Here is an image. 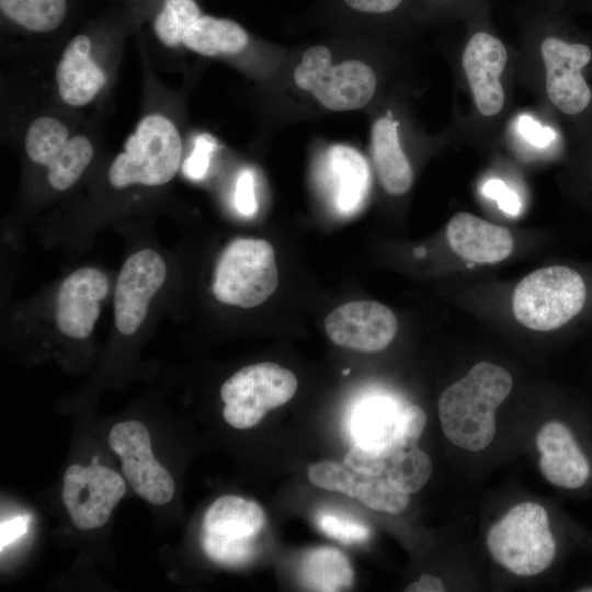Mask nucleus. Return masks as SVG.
<instances>
[{
  "label": "nucleus",
  "instance_id": "34",
  "mask_svg": "<svg viewBox=\"0 0 592 592\" xmlns=\"http://www.w3.org/2000/svg\"><path fill=\"white\" fill-rule=\"evenodd\" d=\"M515 127L522 138L537 148L550 146L557 137L556 132L551 127L542 126L537 121L526 114L517 117Z\"/></svg>",
  "mask_w": 592,
  "mask_h": 592
},
{
  "label": "nucleus",
  "instance_id": "5",
  "mask_svg": "<svg viewBox=\"0 0 592 592\" xmlns=\"http://www.w3.org/2000/svg\"><path fill=\"white\" fill-rule=\"evenodd\" d=\"M277 284L278 272L271 243L262 239L237 238L218 259L213 293L223 304L253 308L264 303Z\"/></svg>",
  "mask_w": 592,
  "mask_h": 592
},
{
  "label": "nucleus",
  "instance_id": "30",
  "mask_svg": "<svg viewBox=\"0 0 592 592\" xmlns=\"http://www.w3.org/2000/svg\"><path fill=\"white\" fill-rule=\"evenodd\" d=\"M309 481L321 489L344 493L355 498L361 476L345 464L337 462H319L308 468Z\"/></svg>",
  "mask_w": 592,
  "mask_h": 592
},
{
  "label": "nucleus",
  "instance_id": "32",
  "mask_svg": "<svg viewBox=\"0 0 592 592\" xmlns=\"http://www.w3.org/2000/svg\"><path fill=\"white\" fill-rule=\"evenodd\" d=\"M390 457L354 444L344 456V464L363 477H376L386 473Z\"/></svg>",
  "mask_w": 592,
  "mask_h": 592
},
{
  "label": "nucleus",
  "instance_id": "10",
  "mask_svg": "<svg viewBox=\"0 0 592 592\" xmlns=\"http://www.w3.org/2000/svg\"><path fill=\"white\" fill-rule=\"evenodd\" d=\"M109 444L119 457L122 471L139 497L155 505L171 501L174 481L155 458L145 424L136 420L116 423L110 431Z\"/></svg>",
  "mask_w": 592,
  "mask_h": 592
},
{
  "label": "nucleus",
  "instance_id": "21",
  "mask_svg": "<svg viewBox=\"0 0 592 592\" xmlns=\"http://www.w3.org/2000/svg\"><path fill=\"white\" fill-rule=\"evenodd\" d=\"M398 123L382 117L372 132L373 157L385 191L391 195L405 194L412 185L413 173L398 138Z\"/></svg>",
  "mask_w": 592,
  "mask_h": 592
},
{
  "label": "nucleus",
  "instance_id": "19",
  "mask_svg": "<svg viewBox=\"0 0 592 592\" xmlns=\"http://www.w3.org/2000/svg\"><path fill=\"white\" fill-rule=\"evenodd\" d=\"M90 48L91 41L87 35L75 36L56 68L59 95L71 106L90 103L105 83V75L90 57Z\"/></svg>",
  "mask_w": 592,
  "mask_h": 592
},
{
  "label": "nucleus",
  "instance_id": "17",
  "mask_svg": "<svg viewBox=\"0 0 592 592\" xmlns=\"http://www.w3.org/2000/svg\"><path fill=\"white\" fill-rule=\"evenodd\" d=\"M446 237L462 259L480 264H494L513 250L510 231L469 213L454 215L447 224Z\"/></svg>",
  "mask_w": 592,
  "mask_h": 592
},
{
  "label": "nucleus",
  "instance_id": "24",
  "mask_svg": "<svg viewBox=\"0 0 592 592\" xmlns=\"http://www.w3.org/2000/svg\"><path fill=\"white\" fill-rule=\"evenodd\" d=\"M67 9V0H0V10L7 20L35 33L58 29Z\"/></svg>",
  "mask_w": 592,
  "mask_h": 592
},
{
  "label": "nucleus",
  "instance_id": "42",
  "mask_svg": "<svg viewBox=\"0 0 592 592\" xmlns=\"http://www.w3.org/2000/svg\"><path fill=\"white\" fill-rule=\"evenodd\" d=\"M349 373H350V369L343 371V374H349Z\"/></svg>",
  "mask_w": 592,
  "mask_h": 592
},
{
  "label": "nucleus",
  "instance_id": "25",
  "mask_svg": "<svg viewBox=\"0 0 592 592\" xmlns=\"http://www.w3.org/2000/svg\"><path fill=\"white\" fill-rule=\"evenodd\" d=\"M93 158V146L82 135L68 139L65 147L47 167V179L52 187L65 191L81 177Z\"/></svg>",
  "mask_w": 592,
  "mask_h": 592
},
{
  "label": "nucleus",
  "instance_id": "2",
  "mask_svg": "<svg viewBox=\"0 0 592 592\" xmlns=\"http://www.w3.org/2000/svg\"><path fill=\"white\" fill-rule=\"evenodd\" d=\"M181 153V137L174 124L160 114L147 115L127 138L124 151L113 160L109 181L115 189L166 184L177 174Z\"/></svg>",
  "mask_w": 592,
  "mask_h": 592
},
{
  "label": "nucleus",
  "instance_id": "1",
  "mask_svg": "<svg viewBox=\"0 0 592 592\" xmlns=\"http://www.w3.org/2000/svg\"><path fill=\"white\" fill-rule=\"evenodd\" d=\"M510 373L502 366L480 362L447 387L437 402L441 426L454 445L477 452L496 434V409L512 389Z\"/></svg>",
  "mask_w": 592,
  "mask_h": 592
},
{
  "label": "nucleus",
  "instance_id": "3",
  "mask_svg": "<svg viewBox=\"0 0 592 592\" xmlns=\"http://www.w3.org/2000/svg\"><path fill=\"white\" fill-rule=\"evenodd\" d=\"M491 557L508 571L531 577L546 570L556 554L548 514L535 502L513 506L488 532Z\"/></svg>",
  "mask_w": 592,
  "mask_h": 592
},
{
  "label": "nucleus",
  "instance_id": "35",
  "mask_svg": "<svg viewBox=\"0 0 592 592\" xmlns=\"http://www.w3.org/2000/svg\"><path fill=\"white\" fill-rule=\"evenodd\" d=\"M481 193L498 203L504 213L515 216L520 213L521 201L517 194L509 189L505 183L498 179H490L483 183Z\"/></svg>",
  "mask_w": 592,
  "mask_h": 592
},
{
  "label": "nucleus",
  "instance_id": "36",
  "mask_svg": "<svg viewBox=\"0 0 592 592\" xmlns=\"http://www.w3.org/2000/svg\"><path fill=\"white\" fill-rule=\"evenodd\" d=\"M426 423L424 410L415 405L405 407L401 419V440L405 448L417 445Z\"/></svg>",
  "mask_w": 592,
  "mask_h": 592
},
{
  "label": "nucleus",
  "instance_id": "31",
  "mask_svg": "<svg viewBox=\"0 0 592 592\" xmlns=\"http://www.w3.org/2000/svg\"><path fill=\"white\" fill-rule=\"evenodd\" d=\"M317 524L323 534L344 545L365 543L371 535L365 524L340 513L320 512Z\"/></svg>",
  "mask_w": 592,
  "mask_h": 592
},
{
  "label": "nucleus",
  "instance_id": "23",
  "mask_svg": "<svg viewBox=\"0 0 592 592\" xmlns=\"http://www.w3.org/2000/svg\"><path fill=\"white\" fill-rule=\"evenodd\" d=\"M246 30L237 22L202 14L184 33L182 44L197 54H236L248 44Z\"/></svg>",
  "mask_w": 592,
  "mask_h": 592
},
{
  "label": "nucleus",
  "instance_id": "27",
  "mask_svg": "<svg viewBox=\"0 0 592 592\" xmlns=\"http://www.w3.org/2000/svg\"><path fill=\"white\" fill-rule=\"evenodd\" d=\"M432 462L417 446L398 451L390 459L385 476L398 490L411 494L419 491L430 479Z\"/></svg>",
  "mask_w": 592,
  "mask_h": 592
},
{
  "label": "nucleus",
  "instance_id": "6",
  "mask_svg": "<svg viewBox=\"0 0 592 592\" xmlns=\"http://www.w3.org/2000/svg\"><path fill=\"white\" fill-rule=\"evenodd\" d=\"M297 87L309 91L328 110L352 111L363 107L376 90L372 68L356 59L331 64L326 46L308 48L294 71Z\"/></svg>",
  "mask_w": 592,
  "mask_h": 592
},
{
  "label": "nucleus",
  "instance_id": "11",
  "mask_svg": "<svg viewBox=\"0 0 592 592\" xmlns=\"http://www.w3.org/2000/svg\"><path fill=\"white\" fill-rule=\"evenodd\" d=\"M125 491V481L116 471L96 463L87 467L73 464L64 475L61 498L75 526L93 530L109 521Z\"/></svg>",
  "mask_w": 592,
  "mask_h": 592
},
{
  "label": "nucleus",
  "instance_id": "33",
  "mask_svg": "<svg viewBox=\"0 0 592 592\" xmlns=\"http://www.w3.org/2000/svg\"><path fill=\"white\" fill-rule=\"evenodd\" d=\"M215 145V140L209 135H201L196 138L194 149L183 164V172L187 178L201 180L205 177Z\"/></svg>",
  "mask_w": 592,
  "mask_h": 592
},
{
  "label": "nucleus",
  "instance_id": "16",
  "mask_svg": "<svg viewBox=\"0 0 592 592\" xmlns=\"http://www.w3.org/2000/svg\"><path fill=\"white\" fill-rule=\"evenodd\" d=\"M536 446L539 468L548 482L568 490H579L589 482L591 462L566 423H545L536 435Z\"/></svg>",
  "mask_w": 592,
  "mask_h": 592
},
{
  "label": "nucleus",
  "instance_id": "9",
  "mask_svg": "<svg viewBox=\"0 0 592 592\" xmlns=\"http://www.w3.org/2000/svg\"><path fill=\"white\" fill-rule=\"evenodd\" d=\"M546 73V93L563 115L580 117L592 109V47L582 39L548 35L540 45Z\"/></svg>",
  "mask_w": 592,
  "mask_h": 592
},
{
  "label": "nucleus",
  "instance_id": "13",
  "mask_svg": "<svg viewBox=\"0 0 592 592\" xmlns=\"http://www.w3.org/2000/svg\"><path fill=\"white\" fill-rule=\"evenodd\" d=\"M397 328L394 312L374 300L343 304L325 320L327 335L334 344L364 353L386 349L394 340Z\"/></svg>",
  "mask_w": 592,
  "mask_h": 592
},
{
  "label": "nucleus",
  "instance_id": "28",
  "mask_svg": "<svg viewBox=\"0 0 592 592\" xmlns=\"http://www.w3.org/2000/svg\"><path fill=\"white\" fill-rule=\"evenodd\" d=\"M202 15L195 0H162L161 8L152 20L157 38L166 46L182 43L185 31Z\"/></svg>",
  "mask_w": 592,
  "mask_h": 592
},
{
  "label": "nucleus",
  "instance_id": "38",
  "mask_svg": "<svg viewBox=\"0 0 592 592\" xmlns=\"http://www.w3.org/2000/svg\"><path fill=\"white\" fill-rule=\"evenodd\" d=\"M31 521L30 515H18L7 521L1 522L0 526V547L1 551L4 547L12 544L14 540L26 534Z\"/></svg>",
  "mask_w": 592,
  "mask_h": 592
},
{
  "label": "nucleus",
  "instance_id": "43",
  "mask_svg": "<svg viewBox=\"0 0 592 592\" xmlns=\"http://www.w3.org/2000/svg\"><path fill=\"white\" fill-rule=\"evenodd\" d=\"M434 1H442V0H434Z\"/></svg>",
  "mask_w": 592,
  "mask_h": 592
},
{
  "label": "nucleus",
  "instance_id": "40",
  "mask_svg": "<svg viewBox=\"0 0 592 592\" xmlns=\"http://www.w3.org/2000/svg\"><path fill=\"white\" fill-rule=\"evenodd\" d=\"M407 592H442L444 591V585L442 581L431 574H422L415 581L409 584L406 590Z\"/></svg>",
  "mask_w": 592,
  "mask_h": 592
},
{
  "label": "nucleus",
  "instance_id": "20",
  "mask_svg": "<svg viewBox=\"0 0 592 592\" xmlns=\"http://www.w3.org/2000/svg\"><path fill=\"white\" fill-rule=\"evenodd\" d=\"M337 209L350 215L362 205L368 189L369 172L366 160L354 148L337 145L327 155Z\"/></svg>",
  "mask_w": 592,
  "mask_h": 592
},
{
  "label": "nucleus",
  "instance_id": "8",
  "mask_svg": "<svg viewBox=\"0 0 592 592\" xmlns=\"http://www.w3.org/2000/svg\"><path fill=\"white\" fill-rule=\"evenodd\" d=\"M265 524L260 504L239 496H223L206 510L202 546L213 561L236 567L255 555L254 539Z\"/></svg>",
  "mask_w": 592,
  "mask_h": 592
},
{
  "label": "nucleus",
  "instance_id": "26",
  "mask_svg": "<svg viewBox=\"0 0 592 592\" xmlns=\"http://www.w3.org/2000/svg\"><path fill=\"white\" fill-rule=\"evenodd\" d=\"M69 139L67 126L50 116L36 118L25 136V151L35 163L48 167Z\"/></svg>",
  "mask_w": 592,
  "mask_h": 592
},
{
  "label": "nucleus",
  "instance_id": "22",
  "mask_svg": "<svg viewBox=\"0 0 592 592\" xmlns=\"http://www.w3.org/2000/svg\"><path fill=\"white\" fill-rule=\"evenodd\" d=\"M300 580L307 590L337 592L349 590L354 583V570L349 558L339 549L319 546L303 556Z\"/></svg>",
  "mask_w": 592,
  "mask_h": 592
},
{
  "label": "nucleus",
  "instance_id": "37",
  "mask_svg": "<svg viewBox=\"0 0 592 592\" xmlns=\"http://www.w3.org/2000/svg\"><path fill=\"white\" fill-rule=\"evenodd\" d=\"M235 205L237 210L246 216L251 217L258 208L254 193V177L250 169L240 172L235 190Z\"/></svg>",
  "mask_w": 592,
  "mask_h": 592
},
{
  "label": "nucleus",
  "instance_id": "14",
  "mask_svg": "<svg viewBox=\"0 0 592 592\" xmlns=\"http://www.w3.org/2000/svg\"><path fill=\"white\" fill-rule=\"evenodd\" d=\"M508 60L505 46L487 31L471 35L463 53V68L475 104L483 116L498 114L505 100L500 76Z\"/></svg>",
  "mask_w": 592,
  "mask_h": 592
},
{
  "label": "nucleus",
  "instance_id": "18",
  "mask_svg": "<svg viewBox=\"0 0 592 592\" xmlns=\"http://www.w3.org/2000/svg\"><path fill=\"white\" fill-rule=\"evenodd\" d=\"M402 408L387 397L360 402L351 415L350 430L355 444L392 457L405 448L401 440Z\"/></svg>",
  "mask_w": 592,
  "mask_h": 592
},
{
  "label": "nucleus",
  "instance_id": "12",
  "mask_svg": "<svg viewBox=\"0 0 592 592\" xmlns=\"http://www.w3.org/2000/svg\"><path fill=\"white\" fill-rule=\"evenodd\" d=\"M167 266L161 255L145 249L124 262L114 293V320L119 333L130 335L144 322L151 298L162 287Z\"/></svg>",
  "mask_w": 592,
  "mask_h": 592
},
{
  "label": "nucleus",
  "instance_id": "15",
  "mask_svg": "<svg viewBox=\"0 0 592 592\" xmlns=\"http://www.w3.org/2000/svg\"><path fill=\"white\" fill-rule=\"evenodd\" d=\"M107 292V277L98 269L81 267L69 274L57 294L56 323L59 331L73 339L88 338Z\"/></svg>",
  "mask_w": 592,
  "mask_h": 592
},
{
  "label": "nucleus",
  "instance_id": "4",
  "mask_svg": "<svg viewBox=\"0 0 592 592\" xmlns=\"http://www.w3.org/2000/svg\"><path fill=\"white\" fill-rule=\"evenodd\" d=\"M585 297V284L578 272L567 266H549L530 273L516 285L512 308L521 325L549 331L578 315Z\"/></svg>",
  "mask_w": 592,
  "mask_h": 592
},
{
  "label": "nucleus",
  "instance_id": "7",
  "mask_svg": "<svg viewBox=\"0 0 592 592\" xmlns=\"http://www.w3.org/2000/svg\"><path fill=\"white\" fill-rule=\"evenodd\" d=\"M297 390L296 376L270 362L244 366L220 388L223 415L235 429L257 425L266 412L288 402Z\"/></svg>",
  "mask_w": 592,
  "mask_h": 592
},
{
  "label": "nucleus",
  "instance_id": "29",
  "mask_svg": "<svg viewBox=\"0 0 592 592\" xmlns=\"http://www.w3.org/2000/svg\"><path fill=\"white\" fill-rule=\"evenodd\" d=\"M355 498L367 508L388 514H400L410 502L409 494L395 488L383 475L376 477L361 476Z\"/></svg>",
  "mask_w": 592,
  "mask_h": 592
},
{
  "label": "nucleus",
  "instance_id": "41",
  "mask_svg": "<svg viewBox=\"0 0 592 592\" xmlns=\"http://www.w3.org/2000/svg\"><path fill=\"white\" fill-rule=\"evenodd\" d=\"M574 4H581L587 7L590 11H592V0H572Z\"/></svg>",
  "mask_w": 592,
  "mask_h": 592
},
{
  "label": "nucleus",
  "instance_id": "39",
  "mask_svg": "<svg viewBox=\"0 0 592 592\" xmlns=\"http://www.w3.org/2000/svg\"><path fill=\"white\" fill-rule=\"evenodd\" d=\"M345 4L367 14H386L398 10L405 0H343Z\"/></svg>",
  "mask_w": 592,
  "mask_h": 592
}]
</instances>
